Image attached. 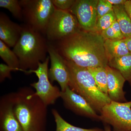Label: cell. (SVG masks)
I'll list each match as a JSON object with an SVG mask.
<instances>
[{"label": "cell", "instance_id": "17", "mask_svg": "<svg viewBox=\"0 0 131 131\" xmlns=\"http://www.w3.org/2000/svg\"><path fill=\"white\" fill-rule=\"evenodd\" d=\"M113 9L117 20L125 39L131 37V19L124 5L114 6Z\"/></svg>", "mask_w": 131, "mask_h": 131}, {"label": "cell", "instance_id": "28", "mask_svg": "<svg viewBox=\"0 0 131 131\" xmlns=\"http://www.w3.org/2000/svg\"><path fill=\"white\" fill-rule=\"evenodd\" d=\"M125 9L126 10L129 16H130L131 19V0H127L126 2L124 5Z\"/></svg>", "mask_w": 131, "mask_h": 131}, {"label": "cell", "instance_id": "25", "mask_svg": "<svg viewBox=\"0 0 131 131\" xmlns=\"http://www.w3.org/2000/svg\"><path fill=\"white\" fill-rule=\"evenodd\" d=\"M56 9L69 11L74 4V0H51Z\"/></svg>", "mask_w": 131, "mask_h": 131}, {"label": "cell", "instance_id": "16", "mask_svg": "<svg viewBox=\"0 0 131 131\" xmlns=\"http://www.w3.org/2000/svg\"><path fill=\"white\" fill-rule=\"evenodd\" d=\"M108 65L118 70L131 86V54L109 59Z\"/></svg>", "mask_w": 131, "mask_h": 131}, {"label": "cell", "instance_id": "10", "mask_svg": "<svg viewBox=\"0 0 131 131\" xmlns=\"http://www.w3.org/2000/svg\"><path fill=\"white\" fill-rule=\"evenodd\" d=\"M48 53L51 61V66L48 72L51 82H57L61 88V91H64L69 87L70 74L64 59L61 56L51 42L48 41Z\"/></svg>", "mask_w": 131, "mask_h": 131}, {"label": "cell", "instance_id": "31", "mask_svg": "<svg viewBox=\"0 0 131 131\" xmlns=\"http://www.w3.org/2000/svg\"></svg>", "mask_w": 131, "mask_h": 131}, {"label": "cell", "instance_id": "26", "mask_svg": "<svg viewBox=\"0 0 131 131\" xmlns=\"http://www.w3.org/2000/svg\"><path fill=\"white\" fill-rule=\"evenodd\" d=\"M16 71L14 69H13L7 64L2 63L0 64V82L1 83L5 81L6 78L12 79L11 72Z\"/></svg>", "mask_w": 131, "mask_h": 131}, {"label": "cell", "instance_id": "5", "mask_svg": "<svg viewBox=\"0 0 131 131\" xmlns=\"http://www.w3.org/2000/svg\"><path fill=\"white\" fill-rule=\"evenodd\" d=\"M23 21L45 36L47 25L56 7L51 0H20Z\"/></svg>", "mask_w": 131, "mask_h": 131}, {"label": "cell", "instance_id": "23", "mask_svg": "<svg viewBox=\"0 0 131 131\" xmlns=\"http://www.w3.org/2000/svg\"><path fill=\"white\" fill-rule=\"evenodd\" d=\"M101 34L105 40H119L125 39L117 20L109 28L102 31Z\"/></svg>", "mask_w": 131, "mask_h": 131}, {"label": "cell", "instance_id": "24", "mask_svg": "<svg viewBox=\"0 0 131 131\" xmlns=\"http://www.w3.org/2000/svg\"><path fill=\"white\" fill-rule=\"evenodd\" d=\"M113 6L107 0H99L97 6V20L102 16L113 11Z\"/></svg>", "mask_w": 131, "mask_h": 131}, {"label": "cell", "instance_id": "9", "mask_svg": "<svg viewBox=\"0 0 131 131\" xmlns=\"http://www.w3.org/2000/svg\"><path fill=\"white\" fill-rule=\"evenodd\" d=\"M99 0H77L69 10L76 17L82 30L93 31L97 21Z\"/></svg>", "mask_w": 131, "mask_h": 131}, {"label": "cell", "instance_id": "6", "mask_svg": "<svg viewBox=\"0 0 131 131\" xmlns=\"http://www.w3.org/2000/svg\"><path fill=\"white\" fill-rule=\"evenodd\" d=\"M81 29L75 15L69 11L56 8L48 23L45 36L49 42H54L68 37Z\"/></svg>", "mask_w": 131, "mask_h": 131}, {"label": "cell", "instance_id": "7", "mask_svg": "<svg viewBox=\"0 0 131 131\" xmlns=\"http://www.w3.org/2000/svg\"><path fill=\"white\" fill-rule=\"evenodd\" d=\"M101 121L113 127V131H131V101L117 102L112 101L100 113Z\"/></svg>", "mask_w": 131, "mask_h": 131}, {"label": "cell", "instance_id": "27", "mask_svg": "<svg viewBox=\"0 0 131 131\" xmlns=\"http://www.w3.org/2000/svg\"><path fill=\"white\" fill-rule=\"evenodd\" d=\"M113 6L125 5L127 0H107Z\"/></svg>", "mask_w": 131, "mask_h": 131}, {"label": "cell", "instance_id": "18", "mask_svg": "<svg viewBox=\"0 0 131 131\" xmlns=\"http://www.w3.org/2000/svg\"><path fill=\"white\" fill-rule=\"evenodd\" d=\"M51 112L56 125V131H104L99 128L87 129L74 126L64 120L56 109H52Z\"/></svg>", "mask_w": 131, "mask_h": 131}, {"label": "cell", "instance_id": "14", "mask_svg": "<svg viewBox=\"0 0 131 131\" xmlns=\"http://www.w3.org/2000/svg\"><path fill=\"white\" fill-rule=\"evenodd\" d=\"M22 31V25L13 22L5 13H0V39L8 47H14Z\"/></svg>", "mask_w": 131, "mask_h": 131}, {"label": "cell", "instance_id": "4", "mask_svg": "<svg viewBox=\"0 0 131 131\" xmlns=\"http://www.w3.org/2000/svg\"><path fill=\"white\" fill-rule=\"evenodd\" d=\"M70 74L69 87L83 97L96 112L112 101L106 94L99 89L94 79L87 68L75 65L64 59Z\"/></svg>", "mask_w": 131, "mask_h": 131}, {"label": "cell", "instance_id": "29", "mask_svg": "<svg viewBox=\"0 0 131 131\" xmlns=\"http://www.w3.org/2000/svg\"><path fill=\"white\" fill-rule=\"evenodd\" d=\"M125 41L130 54H131V37L125 39Z\"/></svg>", "mask_w": 131, "mask_h": 131}, {"label": "cell", "instance_id": "20", "mask_svg": "<svg viewBox=\"0 0 131 131\" xmlns=\"http://www.w3.org/2000/svg\"><path fill=\"white\" fill-rule=\"evenodd\" d=\"M87 69L93 77L99 89L108 95L107 74L105 68L97 67Z\"/></svg>", "mask_w": 131, "mask_h": 131}, {"label": "cell", "instance_id": "13", "mask_svg": "<svg viewBox=\"0 0 131 131\" xmlns=\"http://www.w3.org/2000/svg\"><path fill=\"white\" fill-rule=\"evenodd\" d=\"M107 74L108 96L110 100L117 102H127L123 88L126 80L117 70L107 65L105 67Z\"/></svg>", "mask_w": 131, "mask_h": 131}, {"label": "cell", "instance_id": "22", "mask_svg": "<svg viewBox=\"0 0 131 131\" xmlns=\"http://www.w3.org/2000/svg\"><path fill=\"white\" fill-rule=\"evenodd\" d=\"M116 20L115 14L114 11H112L98 19L93 32L101 34L102 31L111 26Z\"/></svg>", "mask_w": 131, "mask_h": 131}, {"label": "cell", "instance_id": "21", "mask_svg": "<svg viewBox=\"0 0 131 131\" xmlns=\"http://www.w3.org/2000/svg\"><path fill=\"white\" fill-rule=\"evenodd\" d=\"M0 7L8 9L15 18L23 21L22 8L19 1L0 0Z\"/></svg>", "mask_w": 131, "mask_h": 131}, {"label": "cell", "instance_id": "15", "mask_svg": "<svg viewBox=\"0 0 131 131\" xmlns=\"http://www.w3.org/2000/svg\"><path fill=\"white\" fill-rule=\"evenodd\" d=\"M105 49L108 60L130 55L125 39L119 40H105Z\"/></svg>", "mask_w": 131, "mask_h": 131}, {"label": "cell", "instance_id": "11", "mask_svg": "<svg viewBox=\"0 0 131 131\" xmlns=\"http://www.w3.org/2000/svg\"><path fill=\"white\" fill-rule=\"evenodd\" d=\"M61 98L65 107L76 114L96 121H101L100 115L98 114L86 100L69 87L64 91H61Z\"/></svg>", "mask_w": 131, "mask_h": 131}, {"label": "cell", "instance_id": "8", "mask_svg": "<svg viewBox=\"0 0 131 131\" xmlns=\"http://www.w3.org/2000/svg\"><path fill=\"white\" fill-rule=\"evenodd\" d=\"M50 57L47 56L44 62L39 63L38 67L35 70L26 71L27 74L34 73L37 76V82L30 84L35 89L34 94L38 96L46 106L53 105L57 100L61 98V90L56 86H53L49 80L48 75V64Z\"/></svg>", "mask_w": 131, "mask_h": 131}, {"label": "cell", "instance_id": "2", "mask_svg": "<svg viewBox=\"0 0 131 131\" xmlns=\"http://www.w3.org/2000/svg\"><path fill=\"white\" fill-rule=\"evenodd\" d=\"M29 87L11 93L13 108L24 131H46L47 106Z\"/></svg>", "mask_w": 131, "mask_h": 131}, {"label": "cell", "instance_id": "30", "mask_svg": "<svg viewBox=\"0 0 131 131\" xmlns=\"http://www.w3.org/2000/svg\"><path fill=\"white\" fill-rule=\"evenodd\" d=\"M104 131H112L111 127L108 125H106L104 128Z\"/></svg>", "mask_w": 131, "mask_h": 131}, {"label": "cell", "instance_id": "1", "mask_svg": "<svg viewBox=\"0 0 131 131\" xmlns=\"http://www.w3.org/2000/svg\"><path fill=\"white\" fill-rule=\"evenodd\" d=\"M105 41L100 34L81 29L68 37L51 43L64 59L78 66L105 68L108 60Z\"/></svg>", "mask_w": 131, "mask_h": 131}, {"label": "cell", "instance_id": "3", "mask_svg": "<svg viewBox=\"0 0 131 131\" xmlns=\"http://www.w3.org/2000/svg\"><path fill=\"white\" fill-rule=\"evenodd\" d=\"M19 39L13 51L18 58L20 71L35 70L44 62L48 53V41L44 35L26 24L22 25Z\"/></svg>", "mask_w": 131, "mask_h": 131}, {"label": "cell", "instance_id": "19", "mask_svg": "<svg viewBox=\"0 0 131 131\" xmlns=\"http://www.w3.org/2000/svg\"><path fill=\"white\" fill-rule=\"evenodd\" d=\"M0 56L6 64L15 71H20L19 62L15 53L0 40Z\"/></svg>", "mask_w": 131, "mask_h": 131}, {"label": "cell", "instance_id": "12", "mask_svg": "<svg viewBox=\"0 0 131 131\" xmlns=\"http://www.w3.org/2000/svg\"><path fill=\"white\" fill-rule=\"evenodd\" d=\"M0 131H24L14 112L11 93L0 100Z\"/></svg>", "mask_w": 131, "mask_h": 131}]
</instances>
